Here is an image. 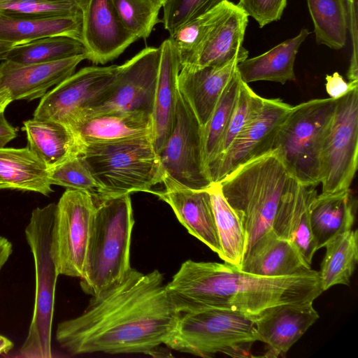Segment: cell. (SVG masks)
I'll return each mask as SVG.
<instances>
[{"instance_id":"cell-1","label":"cell","mask_w":358,"mask_h":358,"mask_svg":"<svg viewBox=\"0 0 358 358\" xmlns=\"http://www.w3.org/2000/svg\"><path fill=\"white\" fill-rule=\"evenodd\" d=\"M179 314L158 270L131 268L121 282L92 296L80 315L59 322L56 340L71 355L159 356Z\"/></svg>"},{"instance_id":"cell-2","label":"cell","mask_w":358,"mask_h":358,"mask_svg":"<svg viewBox=\"0 0 358 358\" xmlns=\"http://www.w3.org/2000/svg\"><path fill=\"white\" fill-rule=\"evenodd\" d=\"M180 313L206 308L238 311L255 319L273 306L314 301L323 292L319 272L260 276L229 263L184 262L166 284Z\"/></svg>"},{"instance_id":"cell-3","label":"cell","mask_w":358,"mask_h":358,"mask_svg":"<svg viewBox=\"0 0 358 358\" xmlns=\"http://www.w3.org/2000/svg\"><path fill=\"white\" fill-rule=\"evenodd\" d=\"M295 180L273 150L241 166L218 182L244 227L245 255L271 229L280 201Z\"/></svg>"},{"instance_id":"cell-4","label":"cell","mask_w":358,"mask_h":358,"mask_svg":"<svg viewBox=\"0 0 358 358\" xmlns=\"http://www.w3.org/2000/svg\"><path fill=\"white\" fill-rule=\"evenodd\" d=\"M94 199V225L80 278L81 289L91 296L121 282L131 269L130 248L134 224L130 194Z\"/></svg>"},{"instance_id":"cell-5","label":"cell","mask_w":358,"mask_h":358,"mask_svg":"<svg viewBox=\"0 0 358 358\" xmlns=\"http://www.w3.org/2000/svg\"><path fill=\"white\" fill-rule=\"evenodd\" d=\"M80 156L97 184L94 197L153 193L162 184L159 157L151 136L84 145Z\"/></svg>"},{"instance_id":"cell-6","label":"cell","mask_w":358,"mask_h":358,"mask_svg":"<svg viewBox=\"0 0 358 358\" xmlns=\"http://www.w3.org/2000/svg\"><path fill=\"white\" fill-rule=\"evenodd\" d=\"M259 341L254 319L242 313L220 308L181 312L165 345L173 350L202 357L223 353L251 357Z\"/></svg>"},{"instance_id":"cell-7","label":"cell","mask_w":358,"mask_h":358,"mask_svg":"<svg viewBox=\"0 0 358 358\" xmlns=\"http://www.w3.org/2000/svg\"><path fill=\"white\" fill-rule=\"evenodd\" d=\"M336 100L315 99L292 106L277 133L273 150L301 185L320 184L321 155Z\"/></svg>"},{"instance_id":"cell-8","label":"cell","mask_w":358,"mask_h":358,"mask_svg":"<svg viewBox=\"0 0 358 358\" xmlns=\"http://www.w3.org/2000/svg\"><path fill=\"white\" fill-rule=\"evenodd\" d=\"M55 208L56 203H51L34 208L24 229L34 261L35 299L28 334L19 350L23 357H52V327L59 275L50 251Z\"/></svg>"},{"instance_id":"cell-9","label":"cell","mask_w":358,"mask_h":358,"mask_svg":"<svg viewBox=\"0 0 358 358\" xmlns=\"http://www.w3.org/2000/svg\"><path fill=\"white\" fill-rule=\"evenodd\" d=\"M95 212L87 191L66 189L56 203L50 251L59 275L83 276Z\"/></svg>"},{"instance_id":"cell-10","label":"cell","mask_w":358,"mask_h":358,"mask_svg":"<svg viewBox=\"0 0 358 358\" xmlns=\"http://www.w3.org/2000/svg\"><path fill=\"white\" fill-rule=\"evenodd\" d=\"M158 155L163 185L206 189L213 184L205 163L203 127L179 91L173 128Z\"/></svg>"},{"instance_id":"cell-11","label":"cell","mask_w":358,"mask_h":358,"mask_svg":"<svg viewBox=\"0 0 358 358\" xmlns=\"http://www.w3.org/2000/svg\"><path fill=\"white\" fill-rule=\"evenodd\" d=\"M358 161V87L336 100L321 155L322 193L350 189Z\"/></svg>"},{"instance_id":"cell-12","label":"cell","mask_w":358,"mask_h":358,"mask_svg":"<svg viewBox=\"0 0 358 358\" xmlns=\"http://www.w3.org/2000/svg\"><path fill=\"white\" fill-rule=\"evenodd\" d=\"M160 62V48L146 47L119 65L106 94L91 107L69 120L117 112H152Z\"/></svg>"},{"instance_id":"cell-13","label":"cell","mask_w":358,"mask_h":358,"mask_svg":"<svg viewBox=\"0 0 358 358\" xmlns=\"http://www.w3.org/2000/svg\"><path fill=\"white\" fill-rule=\"evenodd\" d=\"M118 66H87L73 73L41 97L34 118L66 124L106 94Z\"/></svg>"},{"instance_id":"cell-14","label":"cell","mask_w":358,"mask_h":358,"mask_svg":"<svg viewBox=\"0 0 358 358\" xmlns=\"http://www.w3.org/2000/svg\"><path fill=\"white\" fill-rule=\"evenodd\" d=\"M292 106L279 98L265 99L261 110L239 132L224 154L208 169L219 182L245 163L273 150L280 125Z\"/></svg>"},{"instance_id":"cell-15","label":"cell","mask_w":358,"mask_h":358,"mask_svg":"<svg viewBox=\"0 0 358 358\" xmlns=\"http://www.w3.org/2000/svg\"><path fill=\"white\" fill-rule=\"evenodd\" d=\"M82 15V41L94 64L117 58L138 40L122 24L110 0H89Z\"/></svg>"},{"instance_id":"cell-16","label":"cell","mask_w":358,"mask_h":358,"mask_svg":"<svg viewBox=\"0 0 358 358\" xmlns=\"http://www.w3.org/2000/svg\"><path fill=\"white\" fill-rule=\"evenodd\" d=\"M313 301L271 306L255 319L259 341L267 346L266 357L285 356L289 348L319 318Z\"/></svg>"},{"instance_id":"cell-17","label":"cell","mask_w":358,"mask_h":358,"mask_svg":"<svg viewBox=\"0 0 358 358\" xmlns=\"http://www.w3.org/2000/svg\"><path fill=\"white\" fill-rule=\"evenodd\" d=\"M87 55L45 63L20 64L3 60L0 64V88L6 89L13 101H31L72 75Z\"/></svg>"},{"instance_id":"cell-18","label":"cell","mask_w":358,"mask_h":358,"mask_svg":"<svg viewBox=\"0 0 358 358\" xmlns=\"http://www.w3.org/2000/svg\"><path fill=\"white\" fill-rule=\"evenodd\" d=\"M164 186L163 190L153 194L171 206L191 235L220 255L221 248L208 189H192L171 184Z\"/></svg>"},{"instance_id":"cell-19","label":"cell","mask_w":358,"mask_h":358,"mask_svg":"<svg viewBox=\"0 0 358 358\" xmlns=\"http://www.w3.org/2000/svg\"><path fill=\"white\" fill-rule=\"evenodd\" d=\"M245 60L236 57L220 66H182L178 76V89L202 127L208 121L224 90Z\"/></svg>"},{"instance_id":"cell-20","label":"cell","mask_w":358,"mask_h":358,"mask_svg":"<svg viewBox=\"0 0 358 358\" xmlns=\"http://www.w3.org/2000/svg\"><path fill=\"white\" fill-rule=\"evenodd\" d=\"M316 196L315 187L296 180L282 197L271 227L278 236L291 242L309 265L317 251L310 222V208Z\"/></svg>"},{"instance_id":"cell-21","label":"cell","mask_w":358,"mask_h":358,"mask_svg":"<svg viewBox=\"0 0 358 358\" xmlns=\"http://www.w3.org/2000/svg\"><path fill=\"white\" fill-rule=\"evenodd\" d=\"M160 62L152 112V142L157 153L170 136L175 122L178 76L181 68L178 50L169 38L159 46Z\"/></svg>"},{"instance_id":"cell-22","label":"cell","mask_w":358,"mask_h":358,"mask_svg":"<svg viewBox=\"0 0 358 358\" xmlns=\"http://www.w3.org/2000/svg\"><path fill=\"white\" fill-rule=\"evenodd\" d=\"M66 125L82 146L152 136V114L145 112H117L82 117Z\"/></svg>"},{"instance_id":"cell-23","label":"cell","mask_w":358,"mask_h":358,"mask_svg":"<svg viewBox=\"0 0 358 358\" xmlns=\"http://www.w3.org/2000/svg\"><path fill=\"white\" fill-rule=\"evenodd\" d=\"M239 268L253 275L268 277L301 274L311 270L298 249L272 229L252 246Z\"/></svg>"},{"instance_id":"cell-24","label":"cell","mask_w":358,"mask_h":358,"mask_svg":"<svg viewBox=\"0 0 358 358\" xmlns=\"http://www.w3.org/2000/svg\"><path fill=\"white\" fill-rule=\"evenodd\" d=\"M248 15L236 4L215 27L200 49L182 66H220L236 57L247 59L248 51L243 41Z\"/></svg>"},{"instance_id":"cell-25","label":"cell","mask_w":358,"mask_h":358,"mask_svg":"<svg viewBox=\"0 0 358 358\" xmlns=\"http://www.w3.org/2000/svg\"><path fill=\"white\" fill-rule=\"evenodd\" d=\"M29 148L50 169L80 155L82 145L65 124L29 119L23 122Z\"/></svg>"},{"instance_id":"cell-26","label":"cell","mask_w":358,"mask_h":358,"mask_svg":"<svg viewBox=\"0 0 358 358\" xmlns=\"http://www.w3.org/2000/svg\"><path fill=\"white\" fill-rule=\"evenodd\" d=\"M310 32L303 29L299 34L273 47L267 52L247 58L237 64L236 70L245 83L259 80L285 84L295 81L294 64L299 48Z\"/></svg>"},{"instance_id":"cell-27","label":"cell","mask_w":358,"mask_h":358,"mask_svg":"<svg viewBox=\"0 0 358 358\" xmlns=\"http://www.w3.org/2000/svg\"><path fill=\"white\" fill-rule=\"evenodd\" d=\"M29 191L49 196L48 169L29 148H0V189Z\"/></svg>"},{"instance_id":"cell-28","label":"cell","mask_w":358,"mask_h":358,"mask_svg":"<svg viewBox=\"0 0 358 358\" xmlns=\"http://www.w3.org/2000/svg\"><path fill=\"white\" fill-rule=\"evenodd\" d=\"M355 203L350 189L315 197L310 208V228L316 250L334 236L352 229Z\"/></svg>"},{"instance_id":"cell-29","label":"cell","mask_w":358,"mask_h":358,"mask_svg":"<svg viewBox=\"0 0 358 358\" xmlns=\"http://www.w3.org/2000/svg\"><path fill=\"white\" fill-rule=\"evenodd\" d=\"M82 15L35 18L0 14V41L17 45L52 36L82 41Z\"/></svg>"},{"instance_id":"cell-30","label":"cell","mask_w":358,"mask_h":358,"mask_svg":"<svg viewBox=\"0 0 358 358\" xmlns=\"http://www.w3.org/2000/svg\"><path fill=\"white\" fill-rule=\"evenodd\" d=\"M210 194L221 252L224 262L240 268L246 245V234L241 220L226 201L218 182L208 189Z\"/></svg>"},{"instance_id":"cell-31","label":"cell","mask_w":358,"mask_h":358,"mask_svg":"<svg viewBox=\"0 0 358 358\" xmlns=\"http://www.w3.org/2000/svg\"><path fill=\"white\" fill-rule=\"evenodd\" d=\"M319 271L322 291L336 285L350 284L358 260V233L350 229L331 238Z\"/></svg>"},{"instance_id":"cell-32","label":"cell","mask_w":358,"mask_h":358,"mask_svg":"<svg viewBox=\"0 0 358 358\" xmlns=\"http://www.w3.org/2000/svg\"><path fill=\"white\" fill-rule=\"evenodd\" d=\"M80 55H87L81 41L66 36H52L13 46L5 60L29 64L51 62Z\"/></svg>"},{"instance_id":"cell-33","label":"cell","mask_w":358,"mask_h":358,"mask_svg":"<svg viewBox=\"0 0 358 358\" xmlns=\"http://www.w3.org/2000/svg\"><path fill=\"white\" fill-rule=\"evenodd\" d=\"M318 44L334 50L346 43L348 29L345 0H307Z\"/></svg>"},{"instance_id":"cell-34","label":"cell","mask_w":358,"mask_h":358,"mask_svg":"<svg viewBox=\"0 0 358 358\" xmlns=\"http://www.w3.org/2000/svg\"><path fill=\"white\" fill-rule=\"evenodd\" d=\"M234 6V3L227 0L212 10L184 24L170 36L169 38L178 50L180 66L200 49L210 34Z\"/></svg>"},{"instance_id":"cell-35","label":"cell","mask_w":358,"mask_h":358,"mask_svg":"<svg viewBox=\"0 0 358 358\" xmlns=\"http://www.w3.org/2000/svg\"><path fill=\"white\" fill-rule=\"evenodd\" d=\"M241 81L236 70L224 90L208 121L203 127L204 159L207 169L217 156L237 101Z\"/></svg>"},{"instance_id":"cell-36","label":"cell","mask_w":358,"mask_h":358,"mask_svg":"<svg viewBox=\"0 0 358 358\" xmlns=\"http://www.w3.org/2000/svg\"><path fill=\"white\" fill-rule=\"evenodd\" d=\"M124 27L138 40L150 36L159 22L160 8L151 0H110Z\"/></svg>"},{"instance_id":"cell-37","label":"cell","mask_w":358,"mask_h":358,"mask_svg":"<svg viewBox=\"0 0 358 358\" xmlns=\"http://www.w3.org/2000/svg\"><path fill=\"white\" fill-rule=\"evenodd\" d=\"M264 100V98L257 94L248 84L241 80L234 109L220 143L217 156L208 166V171L228 150L243 127L259 113L262 108Z\"/></svg>"},{"instance_id":"cell-38","label":"cell","mask_w":358,"mask_h":358,"mask_svg":"<svg viewBox=\"0 0 358 358\" xmlns=\"http://www.w3.org/2000/svg\"><path fill=\"white\" fill-rule=\"evenodd\" d=\"M0 14L35 18L82 15L70 0H0Z\"/></svg>"},{"instance_id":"cell-39","label":"cell","mask_w":358,"mask_h":358,"mask_svg":"<svg viewBox=\"0 0 358 358\" xmlns=\"http://www.w3.org/2000/svg\"><path fill=\"white\" fill-rule=\"evenodd\" d=\"M50 184L96 193L97 184L80 155L48 169Z\"/></svg>"},{"instance_id":"cell-40","label":"cell","mask_w":358,"mask_h":358,"mask_svg":"<svg viewBox=\"0 0 358 358\" xmlns=\"http://www.w3.org/2000/svg\"><path fill=\"white\" fill-rule=\"evenodd\" d=\"M227 0H166L162 22L171 36L179 27Z\"/></svg>"},{"instance_id":"cell-41","label":"cell","mask_w":358,"mask_h":358,"mask_svg":"<svg viewBox=\"0 0 358 358\" xmlns=\"http://www.w3.org/2000/svg\"><path fill=\"white\" fill-rule=\"evenodd\" d=\"M236 5L262 28L280 19L287 0H239Z\"/></svg>"},{"instance_id":"cell-42","label":"cell","mask_w":358,"mask_h":358,"mask_svg":"<svg viewBox=\"0 0 358 358\" xmlns=\"http://www.w3.org/2000/svg\"><path fill=\"white\" fill-rule=\"evenodd\" d=\"M348 13V28L352 42V54L348 71L349 83L358 85L357 65V0H345Z\"/></svg>"},{"instance_id":"cell-43","label":"cell","mask_w":358,"mask_h":358,"mask_svg":"<svg viewBox=\"0 0 358 358\" xmlns=\"http://www.w3.org/2000/svg\"><path fill=\"white\" fill-rule=\"evenodd\" d=\"M358 85L347 83L338 72L326 76V90L330 98L338 99Z\"/></svg>"},{"instance_id":"cell-44","label":"cell","mask_w":358,"mask_h":358,"mask_svg":"<svg viewBox=\"0 0 358 358\" xmlns=\"http://www.w3.org/2000/svg\"><path fill=\"white\" fill-rule=\"evenodd\" d=\"M16 136V129L7 121L4 113H0V148L5 147Z\"/></svg>"},{"instance_id":"cell-45","label":"cell","mask_w":358,"mask_h":358,"mask_svg":"<svg viewBox=\"0 0 358 358\" xmlns=\"http://www.w3.org/2000/svg\"><path fill=\"white\" fill-rule=\"evenodd\" d=\"M13 252V245L6 237L0 236V271Z\"/></svg>"},{"instance_id":"cell-46","label":"cell","mask_w":358,"mask_h":358,"mask_svg":"<svg viewBox=\"0 0 358 358\" xmlns=\"http://www.w3.org/2000/svg\"><path fill=\"white\" fill-rule=\"evenodd\" d=\"M13 101L9 92L4 88H0V113H4L6 107Z\"/></svg>"},{"instance_id":"cell-47","label":"cell","mask_w":358,"mask_h":358,"mask_svg":"<svg viewBox=\"0 0 358 358\" xmlns=\"http://www.w3.org/2000/svg\"><path fill=\"white\" fill-rule=\"evenodd\" d=\"M13 343L7 337L0 335V355L7 354L13 348Z\"/></svg>"},{"instance_id":"cell-48","label":"cell","mask_w":358,"mask_h":358,"mask_svg":"<svg viewBox=\"0 0 358 358\" xmlns=\"http://www.w3.org/2000/svg\"><path fill=\"white\" fill-rule=\"evenodd\" d=\"M14 45L0 41V60H5L9 50Z\"/></svg>"},{"instance_id":"cell-49","label":"cell","mask_w":358,"mask_h":358,"mask_svg":"<svg viewBox=\"0 0 358 358\" xmlns=\"http://www.w3.org/2000/svg\"><path fill=\"white\" fill-rule=\"evenodd\" d=\"M74 4H76L80 9V10L83 12L88 2H89V0H70Z\"/></svg>"},{"instance_id":"cell-50","label":"cell","mask_w":358,"mask_h":358,"mask_svg":"<svg viewBox=\"0 0 358 358\" xmlns=\"http://www.w3.org/2000/svg\"><path fill=\"white\" fill-rule=\"evenodd\" d=\"M157 6L160 8H162V6L166 2V0H151Z\"/></svg>"}]
</instances>
